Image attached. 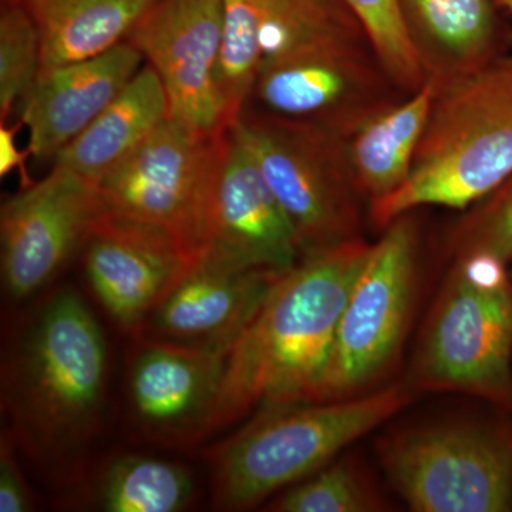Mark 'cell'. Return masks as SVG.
<instances>
[{
    "instance_id": "4",
    "label": "cell",
    "mask_w": 512,
    "mask_h": 512,
    "mask_svg": "<svg viewBox=\"0 0 512 512\" xmlns=\"http://www.w3.org/2000/svg\"><path fill=\"white\" fill-rule=\"evenodd\" d=\"M409 403L400 384L339 402L265 410L208 448L212 505L244 511L328 466L340 451Z\"/></svg>"
},
{
    "instance_id": "11",
    "label": "cell",
    "mask_w": 512,
    "mask_h": 512,
    "mask_svg": "<svg viewBox=\"0 0 512 512\" xmlns=\"http://www.w3.org/2000/svg\"><path fill=\"white\" fill-rule=\"evenodd\" d=\"M390 86L370 43L346 42L261 64L252 96L266 113L319 124L343 137L394 101Z\"/></svg>"
},
{
    "instance_id": "1",
    "label": "cell",
    "mask_w": 512,
    "mask_h": 512,
    "mask_svg": "<svg viewBox=\"0 0 512 512\" xmlns=\"http://www.w3.org/2000/svg\"><path fill=\"white\" fill-rule=\"evenodd\" d=\"M109 373L103 329L70 286L37 299L9 340L2 360V431L56 487H83L92 473Z\"/></svg>"
},
{
    "instance_id": "8",
    "label": "cell",
    "mask_w": 512,
    "mask_h": 512,
    "mask_svg": "<svg viewBox=\"0 0 512 512\" xmlns=\"http://www.w3.org/2000/svg\"><path fill=\"white\" fill-rule=\"evenodd\" d=\"M417 291L416 225L406 215L372 245L342 316L318 403L370 393L402 349Z\"/></svg>"
},
{
    "instance_id": "16",
    "label": "cell",
    "mask_w": 512,
    "mask_h": 512,
    "mask_svg": "<svg viewBox=\"0 0 512 512\" xmlns=\"http://www.w3.org/2000/svg\"><path fill=\"white\" fill-rule=\"evenodd\" d=\"M83 254L90 288L131 338L192 262L161 229L110 212L94 228Z\"/></svg>"
},
{
    "instance_id": "24",
    "label": "cell",
    "mask_w": 512,
    "mask_h": 512,
    "mask_svg": "<svg viewBox=\"0 0 512 512\" xmlns=\"http://www.w3.org/2000/svg\"><path fill=\"white\" fill-rule=\"evenodd\" d=\"M389 504L357 461L328 464L291 485L266 510L276 512H382Z\"/></svg>"
},
{
    "instance_id": "30",
    "label": "cell",
    "mask_w": 512,
    "mask_h": 512,
    "mask_svg": "<svg viewBox=\"0 0 512 512\" xmlns=\"http://www.w3.org/2000/svg\"><path fill=\"white\" fill-rule=\"evenodd\" d=\"M497 2L500 3V5H503L504 8L510 10V13L512 15V0H497Z\"/></svg>"
},
{
    "instance_id": "27",
    "label": "cell",
    "mask_w": 512,
    "mask_h": 512,
    "mask_svg": "<svg viewBox=\"0 0 512 512\" xmlns=\"http://www.w3.org/2000/svg\"><path fill=\"white\" fill-rule=\"evenodd\" d=\"M454 248L457 254L484 252L512 264V175L468 214Z\"/></svg>"
},
{
    "instance_id": "13",
    "label": "cell",
    "mask_w": 512,
    "mask_h": 512,
    "mask_svg": "<svg viewBox=\"0 0 512 512\" xmlns=\"http://www.w3.org/2000/svg\"><path fill=\"white\" fill-rule=\"evenodd\" d=\"M205 254L276 274L289 271L303 256L291 220L231 128L218 144L208 190Z\"/></svg>"
},
{
    "instance_id": "3",
    "label": "cell",
    "mask_w": 512,
    "mask_h": 512,
    "mask_svg": "<svg viewBox=\"0 0 512 512\" xmlns=\"http://www.w3.org/2000/svg\"><path fill=\"white\" fill-rule=\"evenodd\" d=\"M512 175V57L437 83L413 168L399 190L370 202L386 228L426 205L467 210Z\"/></svg>"
},
{
    "instance_id": "29",
    "label": "cell",
    "mask_w": 512,
    "mask_h": 512,
    "mask_svg": "<svg viewBox=\"0 0 512 512\" xmlns=\"http://www.w3.org/2000/svg\"><path fill=\"white\" fill-rule=\"evenodd\" d=\"M22 126H25L22 120L13 126L0 124V175L5 177L13 170H19L20 177H22V188H26L35 181L30 178L28 170H26V158L32 157V154L28 148L23 151L19 150L18 143H16V136Z\"/></svg>"
},
{
    "instance_id": "2",
    "label": "cell",
    "mask_w": 512,
    "mask_h": 512,
    "mask_svg": "<svg viewBox=\"0 0 512 512\" xmlns=\"http://www.w3.org/2000/svg\"><path fill=\"white\" fill-rule=\"evenodd\" d=\"M372 245L360 238L284 272L227 357L208 437L252 412L318 403L340 316Z\"/></svg>"
},
{
    "instance_id": "32",
    "label": "cell",
    "mask_w": 512,
    "mask_h": 512,
    "mask_svg": "<svg viewBox=\"0 0 512 512\" xmlns=\"http://www.w3.org/2000/svg\"><path fill=\"white\" fill-rule=\"evenodd\" d=\"M494 2H497V0H494Z\"/></svg>"
},
{
    "instance_id": "23",
    "label": "cell",
    "mask_w": 512,
    "mask_h": 512,
    "mask_svg": "<svg viewBox=\"0 0 512 512\" xmlns=\"http://www.w3.org/2000/svg\"><path fill=\"white\" fill-rule=\"evenodd\" d=\"M195 497L190 470L146 456H121L97 481L96 504L107 512H177Z\"/></svg>"
},
{
    "instance_id": "22",
    "label": "cell",
    "mask_w": 512,
    "mask_h": 512,
    "mask_svg": "<svg viewBox=\"0 0 512 512\" xmlns=\"http://www.w3.org/2000/svg\"><path fill=\"white\" fill-rule=\"evenodd\" d=\"M261 64L346 42H369L346 0H255Z\"/></svg>"
},
{
    "instance_id": "10",
    "label": "cell",
    "mask_w": 512,
    "mask_h": 512,
    "mask_svg": "<svg viewBox=\"0 0 512 512\" xmlns=\"http://www.w3.org/2000/svg\"><path fill=\"white\" fill-rule=\"evenodd\" d=\"M107 214L97 184L60 167L3 202L0 261L8 302L25 305L52 291Z\"/></svg>"
},
{
    "instance_id": "5",
    "label": "cell",
    "mask_w": 512,
    "mask_h": 512,
    "mask_svg": "<svg viewBox=\"0 0 512 512\" xmlns=\"http://www.w3.org/2000/svg\"><path fill=\"white\" fill-rule=\"evenodd\" d=\"M416 386L481 397L512 412V278L501 259L457 254L414 357Z\"/></svg>"
},
{
    "instance_id": "25",
    "label": "cell",
    "mask_w": 512,
    "mask_h": 512,
    "mask_svg": "<svg viewBox=\"0 0 512 512\" xmlns=\"http://www.w3.org/2000/svg\"><path fill=\"white\" fill-rule=\"evenodd\" d=\"M42 40L36 23L15 0H2L0 12V121L22 104L42 73Z\"/></svg>"
},
{
    "instance_id": "20",
    "label": "cell",
    "mask_w": 512,
    "mask_h": 512,
    "mask_svg": "<svg viewBox=\"0 0 512 512\" xmlns=\"http://www.w3.org/2000/svg\"><path fill=\"white\" fill-rule=\"evenodd\" d=\"M427 77L446 83L491 62L494 0H399Z\"/></svg>"
},
{
    "instance_id": "31",
    "label": "cell",
    "mask_w": 512,
    "mask_h": 512,
    "mask_svg": "<svg viewBox=\"0 0 512 512\" xmlns=\"http://www.w3.org/2000/svg\"><path fill=\"white\" fill-rule=\"evenodd\" d=\"M511 278H512V269H511Z\"/></svg>"
},
{
    "instance_id": "21",
    "label": "cell",
    "mask_w": 512,
    "mask_h": 512,
    "mask_svg": "<svg viewBox=\"0 0 512 512\" xmlns=\"http://www.w3.org/2000/svg\"><path fill=\"white\" fill-rule=\"evenodd\" d=\"M36 23L42 72L82 62L126 42L157 0H15Z\"/></svg>"
},
{
    "instance_id": "14",
    "label": "cell",
    "mask_w": 512,
    "mask_h": 512,
    "mask_svg": "<svg viewBox=\"0 0 512 512\" xmlns=\"http://www.w3.org/2000/svg\"><path fill=\"white\" fill-rule=\"evenodd\" d=\"M128 420L148 443L187 447L207 439L228 355L133 339Z\"/></svg>"
},
{
    "instance_id": "6",
    "label": "cell",
    "mask_w": 512,
    "mask_h": 512,
    "mask_svg": "<svg viewBox=\"0 0 512 512\" xmlns=\"http://www.w3.org/2000/svg\"><path fill=\"white\" fill-rule=\"evenodd\" d=\"M231 130L291 220L303 255L359 238L362 192L345 138L309 121L247 109Z\"/></svg>"
},
{
    "instance_id": "17",
    "label": "cell",
    "mask_w": 512,
    "mask_h": 512,
    "mask_svg": "<svg viewBox=\"0 0 512 512\" xmlns=\"http://www.w3.org/2000/svg\"><path fill=\"white\" fill-rule=\"evenodd\" d=\"M133 43L40 73L22 101L29 130L28 150L37 160H50L86 130L144 66Z\"/></svg>"
},
{
    "instance_id": "19",
    "label": "cell",
    "mask_w": 512,
    "mask_h": 512,
    "mask_svg": "<svg viewBox=\"0 0 512 512\" xmlns=\"http://www.w3.org/2000/svg\"><path fill=\"white\" fill-rule=\"evenodd\" d=\"M170 117L163 82L144 63L103 113L57 154L55 167L97 184Z\"/></svg>"
},
{
    "instance_id": "26",
    "label": "cell",
    "mask_w": 512,
    "mask_h": 512,
    "mask_svg": "<svg viewBox=\"0 0 512 512\" xmlns=\"http://www.w3.org/2000/svg\"><path fill=\"white\" fill-rule=\"evenodd\" d=\"M362 23L370 46L397 89L416 92L427 80L399 0H346Z\"/></svg>"
},
{
    "instance_id": "9",
    "label": "cell",
    "mask_w": 512,
    "mask_h": 512,
    "mask_svg": "<svg viewBox=\"0 0 512 512\" xmlns=\"http://www.w3.org/2000/svg\"><path fill=\"white\" fill-rule=\"evenodd\" d=\"M224 134V133H222ZM222 134L168 119L97 183L110 214L164 231L194 261Z\"/></svg>"
},
{
    "instance_id": "18",
    "label": "cell",
    "mask_w": 512,
    "mask_h": 512,
    "mask_svg": "<svg viewBox=\"0 0 512 512\" xmlns=\"http://www.w3.org/2000/svg\"><path fill=\"white\" fill-rule=\"evenodd\" d=\"M436 92V80L427 77L406 100L380 107L343 136L357 187L370 202L399 190L409 177Z\"/></svg>"
},
{
    "instance_id": "12",
    "label": "cell",
    "mask_w": 512,
    "mask_h": 512,
    "mask_svg": "<svg viewBox=\"0 0 512 512\" xmlns=\"http://www.w3.org/2000/svg\"><path fill=\"white\" fill-rule=\"evenodd\" d=\"M222 0H157L128 42L160 76L171 119L208 136L228 131L217 84Z\"/></svg>"
},
{
    "instance_id": "28",
    "label": "cell",
    "mask_w": 512,
    "mask_h": 512,
    "mask_svg": "<svg viewBox=\"0 0 512 512\" xmlns=\"http://www.w3.org/2000/svg\"><path fill=\"white\" fill-rule=\"evenodd\" d=\"M18 448L3 433L0 439V512L36 510V498L19 466Z\"/></svg>"
},
{
    "instance_id": "15",
    "label": "cell",
    "mask_w": 512,
    "mask_h": 512,
    "mask_svg": "<svg viewBox=\"0 0 512 512\" xmlns=\"http://www.w3.org/2000/svg\"><path fill=\"white\" fill-rule=\"evenodd\" d=\"M281 275L198 256L133 339L229 355Z\"/></svg>"
},
{
    "instance_id": "7",
    "label": "cell",
    "mask_w": 512,
    "mask_h": 512,
    "mask_svg": "<svg viewBox=\"0 0 512 512\" xmlns=\"http://www.w3.org/2000/svg\"><path fill=\"white\" fill-rule=\"evenodd\" d=\"M379 454L410 510L512 511V421L424 424L387 437Z\"/></svg>"
}]
</instances>
